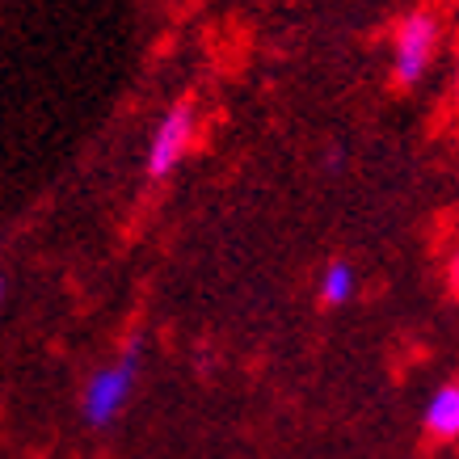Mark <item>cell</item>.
<instances>
[{
  "label": "cell",
  "mask_w": 459,
  "mask_h": 459,
  "mask_svg": "<svg viewBox=\"0 0 459 459\" xmlns=\"http://www.w3.org/2000/svg\"><path fill=\"white\" fill-rule=\"evenodd\" d=\"M190 140H195V106H190V101H178V106H169V110L160 114L152 140H148V156H143L148 178L165 181L169 173L181 165V156H186Z\"/></svg>",
  "instance_id": "3"
},
{
  "label": "cell",
  "mask_w": 459,
  "mask_h": 459,
  "mask_svg": "<svg viewBox=\"0 0 459 459\" xmlns=\"http://www.w3.org/2000/svg\"><path fill=\"white\" fill-rule=\"evenodd\" d=\"M434 51H438V17L430 9L409 13L396 26V39H392V81L401 89L418 84L430 72Z\"/></svg>",
  "instance_id": "2"
},
{
  "label": "cell",
  "mask_w": 459,
  "mask_h": 459,
  "mask_svg": "<svg viewBox=\"0 0 459 459\" xmlns=\"http://www.w3.org/2000/svg\"><path fill=\"white\" fill-rule=\"evenodd\" d=\"M354 287H359V274H354V265L350 262H329L316 279L320 304H329V307L350 304V299H354Z\"/></svg>",
  "instance_id": "5"
},
{
  "label": "cell",
  "mask_w": 459,
  "mask_h": 459,
  "mask_svg": "<svg viewBox=\"0 0 459 459\" xmlns=\"http://www.w3.org/2000/svg\"><path fill=\"white\" fill-rule=\"evenodd\" d=\"M426 434L438 438V443H455L459 438V384H443V388H434V396L426 401Z\"/></svg>",
  "instance_id": "4"
},
{
  "label": "cell",
  "mask_w": 459,
  "mask_h": 459,
  "mask_svg": "<svg viewBox=\"0 0 459 459\" xmlns=\"http://www.w3.org/2000/svg\"><path fill=\"white\" fill-rule=\"evenodd\" d=\"M135 379H140V342H131L118 359L98 367V371L89 376V384H84V392H81L84 421H89V426H110V421H118V413L126 409L131 392H135Z\"/></svg>",
  "instance_id": "1"
}]
</instances>
